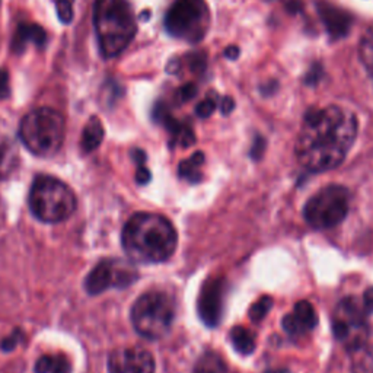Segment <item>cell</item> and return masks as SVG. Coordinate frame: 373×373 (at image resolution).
I'll use <instances>...</instances> for the list:
<instances>
[{"label":"cell","instance_id":"cell-13","mask_svg":"<svg viewBox=\"0 0 373 373\" xmlns=\"http://www.w3.org/2000/svg\"><path fill=\"white\" fill-rule=\"evenodd\" d=\"M318 324L315 308L307 300H300L295 305L290 314L283 318V328L290 337H302L311 332Z\"/></svg>","mask_w":373,"mask_h":373},{"label":"cell","instance_id":"cell-31","mask_svg":"<svg viewBox=\"0 0 373 373\" xmlns=\"http://www.w3.org/2000/svg\"><path fill=\"white\" fill-rule=\"evenodd\" d=\"M235 110V99L232 96H225L220 103V111L223 116H229Z\"/></svg>","mask_w":373,"mask_h":373},{"label":"cell","instance_id":"cell-25","mask_svg":"<svg viewBox=\"0 0 373 373\" xmlns=\"http://www.w3.org/2000/svg\"><path fill=\"white\" fill-rule=\"evenodd\" d=\"M187 63L190 66L191 72L194 73H203L206 71V66H208V58H206V53L203 51H195L187 56Z\"/></svg>","mask_w":373,"mask_h":373},{"label":"cell","instance_id":"cell-24","mask_svg":"<svg viewBox=\"0 0 373 373\" xmlns=\"http://www.w3.org/2000/svg\"><path fill=\"white\" fill-rule=\"evenodd\" d=\"M271 307H273V299H271L270 296H262L260 297L252 307H251V311H250V317L254 322H260L261 320L265 318V315L268 314V311L271 310Z\"/></svg>","mask_w":373,"mask_h":373},{"label":"cell","instance_id":"cell-20","mask_svg":"<svg viewBox=\"0 0 373 373\" xmlns=\"http://www.w3.org/2000/svg\"><path fill=\"white\" fill-rule=\"evenodd\" d=\"M230 342L233 347L242 354H251L255 350V337L244 327H235L230 331Z\"/></svg>","mask_w":373,"mask_h":373},{"label":"cell","instance_id":"cell-12","mask_svg":"<svg viewBox=\"0 0 373 373\" xmlns=\"http://www.w3.org/2000/svg\"><path fill=\"white\" fill-rule=\"evenodd\" d=\"M223 305V283L220 279H213L208 282L201 289L198 297V314L210 327L219 324Z\"/></svg>","mask_w":373,"mask_h":373},{"label":"cell","instance_id":"cell-27","mask_svg":"<svg viewBox=\"0 0 373 373\" xmlns=\"http://www.w3.org/2000/svg\"><path fill=\"white\" fill-rule=\"evenodd\" d=\"M215 110H216V101L213 98H209L201 101V103L195 107V114L200 118H208L215 113Z\"/></svg>","mask_w":373,"mask_h":373},{"label":"cell","instance_id":"cell-10","mask_svg":"<svg viewBox=\"0 0 373 373\" xmlns=\"http://www.w3.org/2000/svg\"><path fill=\"white\" fill-rule=\"evenodd\" d=\"M138 279V273L128 264L118 260L101 261L85 280V287L91 295H99L113 287H127Z\"/></svg>","mask_w":373,"mask_h":373},{"label":"cell","instance_id":"cell-30","mask_svg":"<svg viewBox=\"0 0 373 373\" xmlns=\"http://www.w3.org/2000/svg\"><path fill=\"white\" fill-rule=\"evenodd\" d=\"M197 95V86L194 83H187L178 91V99L181 103H187V101L193 99Z\"/></svg>","mask_w":373,"mask_h":373},{"label":"cell","instance_id":"cell-33","mask_svg":"<svg viewBox=\"0 0 373 373\" xmlns=\"http://www.w3.org/2000/svg\"><path fill=\"white\" fill-rule=\"evenodd\" d=\"M286 9H287V12L292 14V15L299 14V12H302V9H303V2H302V0H287V2H286Z\"/></svg>","mask_w":373,"mask_h":373},{"label":"cell","instance_id":"cell-9","mask_svg":"<svg viewBox=\"0 0 373 373\" xmlns=\"http://www.w3.org/2000/svg\"><path fill=\"white\" fill-rule=\"evenodd\" d=\"M367 311L354 297L349 296L340 300L332 314V331L338 342L349 352L360 349L369 338Z\"/></svg>","mask_w":373,"mask_h":373},{"label":"cell","instance_id":"cell-23","mask_svg":"<svg viewBox=\"0 0 373 373\" xmlns=\"http://www.w3.org/2000/svg\"><path fill=\"white\" fill-rule=\"evenodd\" d=\"M360 57L366 69L373 75V25L366 31L360 44Z\"/></svg>","mask_w":373,"mask_h":373},{"label":"cell","instance_id":"cell-17","mask_svg":"<svg viewBox=\"0 0 373 373\" xmlns=\"http://www.w3.org/2000/svg\"><path fill=\"white\" fill-rule=\"evenodd\" d=\"M104 126L98 117H91L82 133V149L85 153L93 152L104 140Z\"/></svg>","mask_w":373,"mask_h":373},{"label":"cell","instance_id":"cell-14","mask_svg":"<svg viewBox=\"0 0 373 373\" xmlns=\"http://www.w3.org/2000/svg\"><path fill=\"white\" fill-rule=\"evenodd\" d=\"M317 9L332 40H340L347 36L353 24V16L349 12L327 2H320Z\"/></svg>","mask_w":373,"mask_h":373},{"label":"cell","instance_id":"cell-36","mask_svg":"<svg viewBox=\"0 0 373 373\" xmlns=\"http://www.w3.org/2000/svg\"><path fill=\"white\" fill-rule=\"evenodd\" d=\"M180 69H181V61L177 60V58L171 60V61L168 63V66H166V72H168V73H171V75L178 73Z\"/></svg>","mask_w":373,"mask_h":373},{"label":"cell","instance_id":"cell-37","mask_svg":"<svg viewBox=\"0 0 373 373\" xmlns=\"http://www.w3.org/2000/svg\"><path fill=\"white\" fill-rule=\"evenodd\" d=\"M276 89H277V82H276V81H271V82H268V83H265V85H262V86L260 88V91H261L264 95L275 93ZM262 93H261V95H262Z\"/></svg>","mask_w":373,"mask_h":373},{"label":"cell","instance_id":"cell-29","mask_svg":"<svg viewBox=\"0 0 373 373\" xmlns=\"http://www.w3.org/2000/svg\"><path fill=\"white\" fill-rule=\"evenodd\" d=\"M11 96L9 73L5 69H0V99H8Z\"/></svg>","mask_w":373,"mask_h":373},{"label":"cell","instance_id":"cell-22","mask_svg":"<svg viewBox=\"0 0 373 373\" xmlns=\"http://www.w3.org/2000/svg\"><path fill=\"white\" fill-rule=\"evenodd\" d=\"M203 163H205V153L195 152L190 159L180 163V177L190 183H198L203 177L200 173V166Z\"/></svg>","mask_w":373,"mask_h":373},{"label":"cell","instance_id":"cell-34","mask_svg":"<svg viewBox=\"0 0 373 373\" xmlns=\"http://www.w3.org/2000/svg\"><path fill=\"white\" fill-rule=\"evenodd\" d=\"M262 150H264V139L262 138H257L255 142H254V146L251 149V155L255 159H258L262 155Z\"/></svg>","mask_w":373,"mask_h":373},{"label":"cell","instance_id":"cell-8","mask_svg":"<svg viewBox=\"0 0 373 373\" xmlns=\"http://www.w3.org/2000/svg\"><path fill=\"white\" fill-rule=\"evenodd\" d=\"M209 12L205 0H177L165 16V28L173 37L197 43L205 37Z\"/></svg>","mask_w":373,"mask_h":373},{"label":"cell","instance_id":"cell-19","mask_svg":"<svg viewBox=\"0 0 373 373\" xmlns=\"http://www.w3.org/2000/svg\"><path fill=\"white\" fill-rule=\"evenodd\" d=\"M352 372L353 373H373V343H364L360 349L353 352Z\"/></svg>","mask_w":373,"mask_h":373},{"label":"cell","instance_id":"cell-26","mask_svg":"<svg viewBox=\"0 0 373 373\" xmlns=\"http://www.w3.org/2000/svg\"><path fill=\"white\" fill-rule=\"evenodd\" d=\"M56 9L60 21L63 24H71L73 21V6L72 0H57L56 2Z\"/></svg>","mask_w":373,"mask_h":373},{"label":"cell","instance_id":"cell-7","mask_svg":"<svg viewBox=\"0 0 373 373\" xmlns=\"http://www.w3.org/2000/svg\"><path fill=\"white\" fill-rule=\"evenodd\" d=\"M350 206V194L343 185H328L314 194L305 205L303 216L314 229H331L340 225Z\"/></svg>","mask_w":373,"mask_h":373},{"label":"cell","instance_id":"cell-16","mask_svg":"<svg viewBox=\"0 0 373 373\" xmlns=\"http://www.w3.org/2000/svg\"><path fill=\"white\" fill-rule=\"evenodd\" d=\"M19 153L14 142L0 138V184L6 181L18 168Z\"/></svg>","mask_w":373,"mask_h":373},{"label":"cell","instance_id":"cell-1","mask_svg":"<svg viewBox=\"0 0 373 373\" xmlns=\"http://www.w3.org/2000/svg\"><path fill=\"white\" fill-rule=\"evenodd\" d=\"M357 134V118L340 107L311 108L305 114L296 142L299 163L312 173L337 168L347 156Z\"/></svg>","mask_w":373,"mask_h":373},{"label":"cell","instance_id":"cell-4","mask_svg":"<svg viewBox=\"0 0 373 373\" xmlns=\"http://www.w3.org/2000/svg\"><path fill=\"white\" fill-rule=\"evenodd\" d=\"M64 117L53 108L41 107L24 117L19 126V138L25 148L37 156H54L64 140Z\"/></svg>","mask_w":373,"mask_h":373},{"label":"cell","instance_id":"cell-18","mask_svg":"<svg viewBox=\"0 0 373 373\" xmlns=\"http://www.w3.org/2000/svg\"><path fill=\"white\" fill-rule=\"evenodd\" d=\"M36 373H72V367L66 356L46 354L36 363Z\"/></svg>","mask_w":373,"mask_h":373},{"label":"cell","instance_id":"cell-2","mask_svg":"<svg viewBox=\"0 0 373 373\" xmlns=\"http://www.w3.org/2000/svg\"><path fill=\"white\" fill-rule=\"evenodd\" d=\"M121 242L131 261L158 264L173 257L178 235L174 225L165 216L136 213L123 229Z\"/></svg>","mask_w":373,"mask_h":373},{"label":"cell","instance_id":"cell-15","mask_svg":"<svg viewBox=\"0 0 373 373\" xmlns=\"http://www.w3.org/2000/svg\"><path fill=\"white\" fill-rule=\"evenodd\" d=\"M29 43L36 44L37 47L43 48L46 46V43H47V32L39 24L22 22V24H19V26H18V29L15 32V37L12 40L11 48H12L14 53L22 54L26 50V46Z\"/></svg>","mask_w":373,"mask_h":373},{"label":"cell","instance_id":"cell-11","mask_svg":"<svg viewBox=\"0 0 373 373\" xmlns=\"http://www.w3.org/2000/svg\"><path fill=\"white\" fill-rule=\"evenodd\" d=\"M110 373H155V360L150 352L131 346L116 349L108 357Z\"/></svg>","mask_w":373,"mask_h":373},{"label":"cell","instance_id":"cell-35","mask_svg":"<svg viewBox=\"0 0 373 373\" xmlns=\"http://www.w3.org/2000/svg\"><path fill=\"white\" fill-rule=\"evenodd\" d=\"M223 54H225V57L229 58V60H236V58L240 57L241 50H240V47H236V46H229V47L225 50Z\"/></svg>","mask_w":373,"mask_h":373},{"label":"cell","instance_id":"cell-5","mask_svg":"<svg viewBox=\"0 0 373 373\" xmlns=\"http://www.w3.org/2000/svg\"><path fill=\"white\" fill-rule=\"evenodd\" d=\"M28 201L32 215L46 223L63 222L76 210V197L71 187L48 175L34 180Z\"/></svg>","mask_w":373,"mask_h":373},{"label":"cell","instance_id":"cell-32","mask_svg":"<svg viewBox=\"0 0 373 373\" xmlns=\"http://www.w3.org/2000/svg\"><path fill=\"white\" fill-rule=\"evenodd\" d=\"M136 180H138L139 184H146L150 180V173L145 165H139L138 174H136Z\"/></svg>","mask_w":373,"mask_h":373},{"label":"cell","instance_id":"cell-28","mask_svg":"<svg viewBox=\"0 0 373 373\" xmlns=\"http://www.w3.org/2000/svg\"><path fill=\"white\" fill-rule=\"evenodd\" d=\"M321 78H322V66L320 63H314L311 66L310 72L307 73V76H305V85L315 86V85H318Z\"/></svg>","mask_w":373,"mask_h":373},{"label":"cell","instance_id":"cell-3","mask_svg":"<svg viewBox=\"0 0 373 373\" xmlns=\"http://www.w3.org/2000/svg\"><path fill=\"white\" fill-rule=\"evenodd\" d=\"M93 26L101 54L106 58L121 54L138 31L127 0H93Z\"/></svg>","mask_w":373,"mask_h":373},{"label":"cell","instance_id":"cell-21","mask_svg":"<svg viewBox=\"0 0 373 373\" xmlns=\"http://www.w3.org/2000/svg\"><path fill=\"white\" fill-rule=\"evenodd\" d=\"M194 373H228V367L218 353L208 352L195 363Z\"/></svg>","mask_w":373,"mask_h":373},{"label":"cell","instance_id":"cell-6","mask_svg":"<svg viewBox=\"0 0 373 373\" xmlns=\"http://www.w3.org/2000/svg\"><path fill=\"white\" fill-rule=\"evenodd\" d=\"M175 318V302L165 292L150 290L134 302L131 322L134 329L148 340L166 335Z\"/></svg>","mask_w":373,"mask_h":373}]
</instances>
